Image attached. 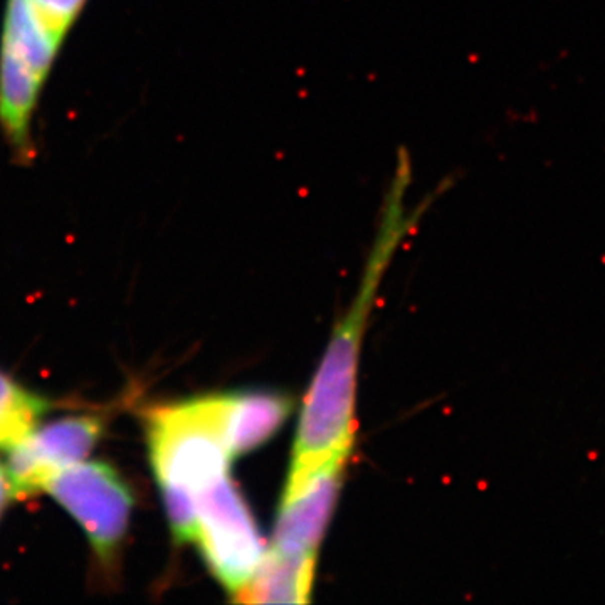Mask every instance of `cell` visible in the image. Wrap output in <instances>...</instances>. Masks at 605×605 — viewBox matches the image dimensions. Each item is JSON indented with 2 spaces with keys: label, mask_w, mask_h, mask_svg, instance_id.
<instances>
[{
  "label": "cell",
  "mask_w": 605,
  "mask_h": 605,
  "mask_svg": "<svg viewBox=\"0 0 605 605\" xmlns=\"http://www.w3.org/2000/svg\"><path fill=\"white\" fill-rule=\"evenodd\" d=\"M316 558H296L267 550L252 580L234 600L244 604H306Z\"/></svg>",
  "instance_id": "cell-8"
},
{
  "label": "cell",
  "mask_w": 605,
  "mask_h": 605,
  "mask_svg": "<svg viewBox=\"0 0 605 605\" xmlns=\"http://www.w3.org/2000/svg\"><path fill=\"white\" fill-rule=\"evenodd\" d=\"M229 394H209L148 410L150 463L177 542H195V500L227 478Z\"/></svg>",
  "instance_id": "cell-2"
},
{
  "label": "cell",
  "mask_w": 605,
  "mask_h": 605,
  "mask_svg": "<svg viewBox=\"0 0 605 605\" xmlns=\"http://www.w3.org/2000/svg\"><path fill=\"white\" fill-rule=\"evenodd\" d=\"M197 537L212 575L234 599L264 558V545L246 500L230 479H220L195 500Z\"/></svg>",
  "instance_id": "cell-3"
},
{
  "label": "cell",
  "mask_w": 605,
  "mask_h": 605,
  "mask_svg": "<svg viewBox=\"0 0 605 605\" xmlns=\"http://www.w3.org/2000/svg\"><path fill=\"white\" fill-rule=\"evenodd\" d=\"M103 429V420L94 415L64 417L40 429L34 427L8 447L5 474L10 496L37 494L57 473L82 463L99 441Z\"/></svg>",
  "instance_id": "cell-6"
},
{
  "label": "cell",
  "mask_w": 605,
  "mask_h": 605,
  "mask_svg": "<svg viewBox=\"0 0 605 605\" xmlns=\"http://www.w3.org/2000/svg\"><path fill=\"white\" fill-rule=\"evenodd\" d=\"M8 498H12V496H10V488H8V481H7V474H5V471L0 468V513H2Z\"/></svg>",
  "instance_id": "cell-11"
},
{
  "label": "cell",
  "mask_w": 605,
  "mask_h": 605,
  "mask_svg": "<svg viewBox=\"0 0 605 605\" xmlns=\"http://www.w3.org/2000/svg\"><path fill=\"white\" fill-rule=\"evenodd\" d=\"M87 0H7L29 24L62 45L84 10Z\"/></svg>",
  "instance_id": "cell-10"
},
{
  "label": "cell",
  "mask_w": 605,
  "mask_h": 605,
  "mask_svg": "<svg viewBox=\"0 0 605 605\" xmlns=\"http://www.w3.org/2000/svg\"><path fill=\"white\" fill-rule=\"evenodd\" d=\"M294 409L289 395L274 390L229 394L227 439L234 457L266 444L283 427Z\"/></svg>",
  "instance_id": "cell-7"
},
{
  "label": "cell",
  "mask_w": 605,
  "mask_h": 605,
  "mask_svg": "<svg viewBox=\"0 0 605 605\" xmlns=\"http://www.w3.org/2000/svg\"><path fill=\"white\" fill-rule=\"evenodd\" d=\"M45 491L86 531L96 557L109 563L126 535L135 496L113 466L77 463L47 483Z\"/></svg>",
  "instance_id": "cell-4"
},
{
  "label": "cell",
  "mask_w": 605,
  "mask_h": 605,
  "mask_svg": "<svg viewBox=\"0 0 605 605\" xmlns=\"http://www.w3.org/2000/svg\"><path fill=\"white\" fill-rule=\"evenodd\" d=\"M352 451L336 452L304 473L288 474L276 516L271 550L316 558L335 513Z\"/></svg>",
  "instance_id": "cell-5"
},
{
  "label": "cell",
  "mask_w": 605,
  "mask_h": 605,
  "mask_svg": "<svg viewBox=\"0 0 605 605\" xmlns=\"http://www.w3.org/2000/svg\"><path fill=\"white\" fill-rule=\"evenodd\" d=\"M47 410V402L0 373V447L24 439Z\"/></svg>",
  "instance_id": "cell-9"
},
{
  "label": "cell",
  "mask_w": 605,
  "mask_h": 605,
  "mask_svg": "<svg viewBox=\"0 0 605 605\" xmlns=\"http://www.w3.org/2000/svg\"><path fill=\"white\" fill-rule=\"evenodd\" d=\"M412 182V167L399 160L385 193L378 232L360 289L343 320L335 328L326 352L303 400L289 473L298 474L323 463L336 452L352 451L357 419V377L365 326L375 303L382 276L402 239L415 225L417 212L405 207Z\"/></svg>",
  "instance_id": "cell-1"
}]
</instances>
